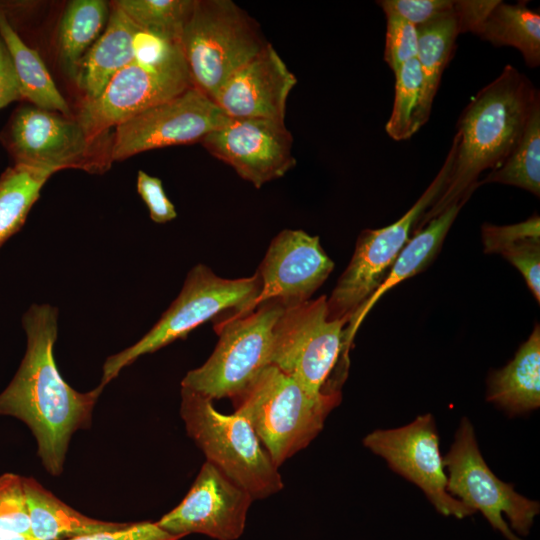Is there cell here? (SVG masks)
Returning a JSON list of instances; mask_svg holds the SVG:
<instances>
[{
  "label": "cell",
  "instance_id": "cell-1",
  "mask_svg": "<svg viewBox=\"0 0 540 540\" xmlns=\"http://www.w3.org/2000/svg\"><path fill=\"white\" fill-rule=\"evenodd\" d=\"M58 310L33 304L22 317L27 347L21 364L0 393V416L24 422L37 442V455L46 471L62 473L72 435L91 426L94 406L104 386L88 392L72 388L54 359Z\"/></svg>",
  "mask_w": 540,
  "mask_h": 540
},
{
  "label": "cell",
  "instance_id": "cell-2",
  "mask_svg": "<svg viewBox=\"0 0 540 540\" xmlns=\"http://www.w3.org/2000/svg\"><path fill=\"white\" fill-rule=\"evenodd\" d=\"M538 105L539 90L510 64L477 92L457 121L455 156L447 183L414 232L452 204L471 197L479 187V175L499 167L515 148Z\"/></svg>",
  "mask_w": 540,
  "mask_h": 540
},
{
  "label": "cell",
  "instance_id": "cell-3",
  "mask_svg": "<svg viewBox=\"0 0 540 540\" xmlns=\"http://www.w3.org/2000/svg\"><path fill=\"white\" fill-rule=\"evenodd\" d=\"M232 401L234 412L248 420L280 467L321 432L328 414L340 403L341 392L314 398L296 380L270 364Z\"/></svg>",
  "mask_w": 540,
  "mask_h": 540
},
{
  "label": "cell",
  "instance_id": "cell-4",
  "mask_svg": "<svg viewBox=\"0 0 540 540\" xmlns=\"http://www.w3.org/2000/svg\"><path fill=\"white\" fill-rule=\"evenodd\" d=\"M180 415L188 436L232 481L253 499H264L283 488L278 466L243 416L223 414L213 400L181 387Z\"/></svg>",
  "mask_w": 540,
  "mask_h": 540
},
{
  "label": "cell",
  "instance_id": "cell-5",
  "mask_svg": "<svg viewBox=\"0 0 540 540\" xmlns=\"http://www.w3.org/2000/svg\"><path fill=\"white\" fill-rule=\"evenodd\" d=\"M267 43L255 20L231 0H194L180 37L193 86L213 101Z\"/></svg>",
  "mask_w": 540,
  "mask_h": 540
},
{
  "label": "cell",
  "instance_id": "cell-6",
  "mask_svg": "<svg viewBox=\"0 0 540 540\" xmlns=\"http://www.w3.org/2000/svg\"><path fill=\"white\" fill-rule=\"evenodd\" d=\"M260 288L257 273L251 277L226 279L206 265L194 266L179 295L157 323L134 345L106 359L100 384L105 387L140 356L185 338L194 328L224 311L232 310L234 315L251 312Z\"/></svg>",
  "mask_w": 540,
  "mask_h": 540
},
{
  "label": "cell",
  "instance_id": "cell-7",
  "mask_svg": "<svg viewBox=\"0 0 540 540\" xmlns=\"http://www.w3.org/2000/svg\"><path fill=\"white\" fill-rule=\"evenodd\" d=\"M285 306L268 300L244 315L231 314L215 326L217 345L198 368L190 370L181 387L211 400L234 399L268 365L273 332Z\"/></svg>",
  "mask_w": 540,
  "mask_h": 540
},
{
  "label": "cell",
  "instance_id": "cell-8",
  "mask_svg": "<svg viewBox=\"0 0 540 540\" xmlns=\"http://www.w3.org/2000/svg\"><path fill=\"white\" fill-rule=\"evenodd\" d=\"M455 156V142L439 172L397 221L379 229H365L358 236L353 256L327 298L329 319H348L366 303L386 278L414 229L443 191Z\"/></svg>",
  "mask_w": 540,
  "mask_h": 540
},
{
  "label": "cell",
  "instance_id": "cell-9",
  "mask_svg": "<svg viewBox=\"0 0 540 540\" xmlns=\"http://www.w3.org/2000/svg\"><path fill=\"white\" fill-rule=\"evenodd\" d=\"M347 323L346 318H328L325 295L285 307L274 327L270 364L314 398L334 392L325 386L344 352Z\"/></svg>",
  "mask_w": 540,
  "mask_h": 540
},
{
  "label": "cell",
  "instance_id": "cell-10",
  "mask_svg": "<svg viewBox=\"0 0 540 540\" xmlns=\"http://www.w3.org/2000/svg\"><path fill=\"white\" fill-rule=\"evenodd\" d=\"M443 462L448 470L447 491L452 497L474 512L480 511L491 526L508 540L523 539L514 534L502 514L518 534H529L534 518L539 514V503L517 493L513 485L503 482L491 471L467 418H462Z\"/></svg>",
  "mask_w": 540,
  "mask_h": 540
},
{
  "label": "cell",
  "instance_id": "cell-11",
  "mask_svg": "<svg viewBox=\"0 0 540 540\" xmlns=\"http://www.w3.org/2000/svg\"><path fill=\"white\" fill-rule=\"evenodd\" d=\"M232 120L192 86L117 125L109 158L124 160L148 150L201 142Z\"/></svg>",
  "mask_w": 540,
  "mask_h": 540
},
{
  "label": "cell",
  "instance_id": "cell-12",
  "mask_svg": "<svg viewBox=\"0 0 540 540\" xmlns=\"http://www.w3.org/2000/svg\"><path fill=\"white\" fill-rule=\"evenodd\" d=\"M363 444L394 472L419 487L440 514L462 519L475 513L447 491L439 436L431 414L419 415L399 428L374 430Z\"/></svg>",
  "mask_w": 540,
  "mask_h": 540
},
{
  "label": "cell",
  "instance_id": "cell-13",
  "mask_svg": "<svg viewBox=\"0 0 540 540\" xmlns=\"http://www.w3.org/2000/svg\"><path fill=\"white\" fill-rule=\"evenodd\" d=\"M192 86L183 55L159 67L133 62L110 80L98 98L84 101L76 119L90 139L96 141L111 127Z\"/></svg>",
  "mask_w": 540,
  "mask_h": 540
},
{
  "label": "cell",
  "instance_id": "cell-14",
  "mask_svg": "<svg viewBox=\"0 0 540 540\" xmlns=\"http://www.w3.org/2000/svg\"><path fill=\"white\" fill-rule=\"evenodd\" d=\"M0 140L14 160L24 164L52 169H94L88 160L94 142L77 119L23 105L14 111L1 132Z\"/></svg>",
  "mask_w": 540,
  "mask_h": 540
},
{
  "label": "cell",
  "instance_id": "cell-15",
  "mask_svg": "<svg viewBox=\"0 0 540 540\" xmlns=\"http://www.w3.org/2000/svg\"><path fill=\"white\" fill-rule=\"evenodd\" d=\"M253 497L212 463L205 461L183 500L157 525L180 538L199 533L236 540L245 528Z\"/></svg>",
  "mask_w": 540,
  "mask_h": 540
},
{
  "label": "cell",
  "instance_id": "cell-16",
  "mask_svg": "<svg viewBox=\"0 0 540 540\" xmlns=\"http://www.w3.org/2000/svg\"><path fill=\"white\" fill-rule=\"evenodd\" d=\"M201 143L256 188L283 177L296 164L293 137L283 121L233 119Z\"/></svg>",
  "mask_w": 540,
  "mask_h": 540
},
{
  "label": "cell",
  "instance_id": "cell-17",
  "mask_svg": "<svg viewBox=\"0 0 540 540\" xmlns=\"http://www.w3.org/2000/svg\"><path fill=\"white\" fill-rule=\"evenodd\" d=\"M333 268L334 262L318 236L303 230H282L272 239L257 271L261 288L254 309L268 300L285 307L310 300Z\"/></svg>",
  "mask_w": 540,
  "mask_h": 540
},
{
  "label": "cell",
  "instance_id": "cell-18",
  "mask_svg": "<svg viewBox=\"0 0 540 540\" xmlns=\"http://www.w3.org/2000/svg\"><path fill=\"white\" fill-rule=\"evenodd\" d=\"M296 83L295 75L267 43L228 79L214 102L231 119L285 122L287 99Z\"/></svg>",
  "mask_w": 540,
  "mask_h": 540
},
{
  "label": "cell",
  "instance_id": "cell-19",
  "mask_svg": "<svg viewBox=\"0 0 540 540\" xmlns=\"http://www.w3.org/2000/svg\"><path fill=\"white\" fill-rule=\"evenodd\" d=\"M468 199L452 204L440 215L415 231L390 268L380 287L350 318L345 329V348L348 350L360 323L373 305L387 291L402 281L423 271L436 257L443 241Z\"/></svg>",
  "mask_w": 540,
  "mask_h": 540
},
{
  "label": "cell",
  "instance_id": "cell-20",
  "mask_svg": "<svg viewBox=\"0 0 540 540\" xmlns=\"http://www.w3.org/2000/svg\"><path fill=\"white\" fill-rule=\"evenodd\" d=\"M111 6L105 30L81 59L75 76L85 101L98 98L110 80L134 62L133 39L138 26Z\"/></svg>",
  "mask_w": 540,
  "mask_h": 540
},
{
  "label": "cell",
  "instance_id": "cell-21",
  "mask_svg": "<svg viewBox=\"0 0 540 540\" xmlns=\"http://www.w3.org/2000/svg\"><path fill=\"white\" fill-rule=\"evenodd\" d=\"M487 401L515 416L540 406V327L535 325L514 358L492 372L487 381Z\"/></svg>",
  "mask_w": 540,
  "mask_h": 540
},
{
  "label": "cell",
  "instance_id": "cell-22",
  "mask_svg": "<svg viewBox=\"0 0 540 540\" xmlns=\"http://www.w3.org/2000/svg\"><path fill=\"white\" fill-rule=\"evenodd\" d=\"M24 489L36 540H69L116 531L129 525L88 517L57 498L32 477H24Z\"/></svg>",
  "mask_w": 540,
  "mask_h": 540
},
{
  "label": "cell",
  "instance_id": "cell-23",
  "mask_svg": "<svg viewBox=\"0 0 540 540\" xmlns=\"http://www.w3.org/2000/svg\"><path fill=\"white\" fill-rule=\"evenodd\" d=\"M0 36L10 54L22 99L41 109L70 115V108L60 93L39 53L28 46L0 11Z\"/></svg>",
  "mask_w": 540,
  "mask_h": 540
},
{
  "label": "cell",
  "instance_id": "cell-24",
  "mask_svg": "<svg viewBox=\"0 0 540 540\" xmlns=\"http://www.w3.org/2000/svg\"><path fill=\"white\" fill-rule=\"evenodd\" d=\"M526 3L499 1L474 34L496 47L516 48L526 65L536 68L540 65V15Z\"/></svg>",
  "mask_w": 540,
  "mask_h": 540
},
{
  "label": "cell",
  "instance_id": "cell-25",
  "mask_svg": "<svg viewBox=\"0 0 540 540\" xmlns=\"http://www.w3.org/2000/svg\"><path fill=\"white\" fill-rule=\"evenodd\" d=\"M108 4L103 0L70 1L61 17L57 47L65 72L75 78L81 59L102 34L109 19Z\"/></svg>",
  "mask_w": 540,
  "mask_h": 540
},
{
  "label": "cell",
  "instance_id": "cell-26",
  "mask_svg": "<svg viewBox=\"0 0 540 540\" xmlns=\"http://www.w3.org/2000/svg\"><path fill=\"white\" fill-rule=\"evenodd\" d=\"M55 171L48 168L13 164L0 176V247L26 221L48 178Z\"/></svg>",
  "mask_w": 540,
  "mask_h": 540
},
{
  "label": "cell",
  "instance_id": "cell-27",
  "mask_svg": "<svg viewBox=\"0 0 540 540\" xmlns=\"http://www.w3.org/2000/svg\"><path fill=\"white\" fill-rule=\"evenodd\" d=\"M416 28L418 32L416 58L424 79V106L431 114L443 71L454 54L456 39L461 33L454 11L450 15Z\"/></svg>",
  "mask_w": 540,
  "mask_h": 540
},
{
  "label": "cell",
  "instance_id": "cell-28",
  "mask_svg": "<svg viewBox=\"0 0 540 540\" xmlns=\"http://www.w3.org/2000/svg\"><path fill=\"white\" fill-rule=\"evenodd\" d=\"M394 76L395 97L385 130L393 140L404 141L426 124L430 114L424 106V79L417 58L404 63Z\"/></svg>",
  "mask_w": 540,
  "mask_h": 540
},
{
  "label": "cell",
  "instance_id": "cell-29",
  "mask_svg": "<svg viewBox=\"0 0 540 540\" xmlns=\"http://www.w3.org/2000/svg\"><path fill=\"white\" fill-rule=\"evenodd\" d=\"M502 183L540 196V105L532 112L526 128L504 162L487 174L478 185Z\"/></svg>",
  "mask_w": 540,
  "mask_h": 540
},
{
  "label": "cell",
  "instance_id": "cell-30",
  "mask_svg": "<svg viewBox=\"0 0 540 540\" xmlns=\"http://www.w3.org/2000/svg\"><path fill=\"white\" fill-rule=\"evenodd\" d=\"M112 3L139 28L179 42L194 6V0H118Z\"/></svg>",
  "mask_w": 540,
  "mask_h": 540
},
{
  "label": "cell",
  "instance_id": "cell-31",
  "mask_svg": "<svg viewBox=\"0 0 540 540\" xmlns=\"http://www.w3.org/2000/svg\"><path fill=\"white\" fill-rule=\"evenodd\" d=\"M0 540H36L24 489V477L15 473L0 476Z\"/></svg>",
  "mask_w": 540,
  "mask_h": 540
},
{
  "label": "cell",
  "instance_id": "cell-32",
  "mask_svg": "<svg viewBox=\"0 0 540 540\" xmlns=\"http://www.w3.org/2000/svg\"><path fill=\"white\" fill-rule=\"evenodd\" d=\"M387 20L384 61L395 73L404 63L415 59L418 52L416 26L394 13H384Z\"/></svg>",
  "mask_w": 540,
  "mask_h": 540
},
{
  "label": "cell",
  "instance_id": "cell-33",
  "mask_svg": "<svg viewBox=\"0 0 540 540\" xmlns=\"http://www.w3.org/2000/svg\"><path fill=\"white\" fill-rule=\"evenodd\" d=\"M524 277L534 298L540 302V237L520 239L500 251Z\"/></svg>",
  "mask_w": 540,
  "mask_h": 540
},
{
  "label": "cell",
  "instance_id": "cell-34",
  "mask_svg": "<svg viewBox=\"0 0 540 540\" xmlns=\"http://www.w3.org/2000/svg\"><path fill=\"white\" fill-rule=\"evenodd\" d=\"M134 62L149 67L168 64L182 56L179 41H174L138 27L133 39Z\"/></svg>",
  "mask_w": 540,
  "mask_h": 540
},
{
  "label": "cell",
  "instance_id": "cell-35",
  "mask_svg": "<svg viewBox=\"0 0 540 540\" xmlns=\"http://www.w3.org/2000/svg\"><path fill=\"white\" fill-rule=\"evenodd\" d=\"M376 3L384 13L397 14L418 27L453 13L455 0H381Z\"/></svg>",
  "mask_w": 540,
  "mask_h": 540
},
{
  "label": "cell",
  "instance_id": "cell-36",
  "mask_svg": "<svg viewBox=\"0 0 540 540\" xmlns=\"http://www.w3.org/2000/svg\"><path fill=\"white\" fill-rule=\"evenodd\" d=\"M481 235L485 253L499 254L502 249L520 239L540 237V218L534 214L523 222L505 226L484 223Z\"/></svg>",
  "mask_w": 540,
  "mask_h": 540
},
{
  "label": "cell",
  "instance_id": "cell-37",
  "mask_svg": "<svg viewBox=\"0 0 540 540\" xmlns=\"http://www.w3.org/2000/svg\"><path fill=\"white\" fill-rule=\"evenodd\" d=\"M137 191L145 202L150 218L156 223H166L176 218L177 212L167 197L162 181L140 170L137 175Z\"/></svg>",
  "mask_w": 540,
  "mask_h": 540
},
{
  "label": "cell",
  "instance_id": "cell-38",
  "mask_svg": "<svg viewBox=\"0 0 540 540\" xmlns=\"http://www.w3.org/2000/svg\"><path fill=\"white\" fill-rule=\"evenodd\" d=\"M180 537L163 530L156 522L143 521L129 523L116 531L81 536L69 540H179Z\"/></svg>",
  "mask_w": 540,
  "mask_h": 540
},
{
  "label": "cell",
  "instance_id": "cell-39",
  "mask_svg": "<svg viewBox=\"0 0 540 540\" xmlns=\"http://www.w3.org/2000/svg\"><path fill=\"white\" fill-rule=\"evenodd\" d=\"M500 0H455L460 33H475Z\"/></svg>",
  "mask_w": 540,
  "mask_h": 540
},
{
  "label": "cell",
  "instance_id": "cell-40",
  "mask_svg": "<svg viewBox=\"0 0 540 540\" xmlns=\"http://www.w3.org/2000/svg\"><path fill=\"white\" fill-rule=\"evenodd\" d=\"M22 100L10 54L0 36V109Z\"/></svg>",
  "mask_w": 540,
  "mask_h": 540
}]
</instances>
